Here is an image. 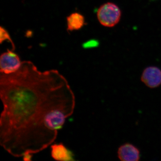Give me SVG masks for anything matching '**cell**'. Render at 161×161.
Wrapping results in <instances>:
<instances>
[{
	"instance_id": "6da1fadb",
	"label": "cell",
	"mask_w": 161,
	"mask_h": 161,
	"mask_svg": "<svg viewBox=\"0 0 161 161\" xmlns=\"http://www.w3.org/2000/svg\"><path fill=\"white\" fill-rule=\"evenodd\" d=\"M0 145L16 158L53 143L76 100L68 81L56 69L41 71L24 61L17 71L0 74Z\"/></svg>"
},
{
	"instance_id": "7a4b0ae2",
	"label": "cell",
	"mask_w": 161,
	"mask_h": 161,
	"mask_svg": "<svg viewBox=\"0 0 161 161\" xmlns=\"http://www.w3.org/2000/svg\"><path fill=\"white\" fill-rule=\"evenodd\" d=\"M121 11L115 3L108 2L103 4L98 8L97 17L102 26L112 27L117 25L121 17Z\"/></svg>"
},
{
	"instance_id": "3957f363",
	"label": "cell",
	"mask_w": 161,
	"mask_h": 161,
	"mask_svg": "<svg viewBox=\"0 0 161 161\" xmlns=\"http://www.w3.org/2000/svg\"><path fill=\"white\" fill-rule=\"evenodd\" d=\"M22 62L16 53L8 50L0 57V73L6 75L13 74L19 69Z\"/></svg>"
},
{
	"instance_id": "277c9868",
	"label": "cell",
	"mask_w": 161,
	"mask_h": 161,
	"mask_svg": "<svg viewBox=\"0 0 161 161\" xmlns=\"http://www.w3.org/2000/svg\"><path fill=\"white\" fill-rule=\"evenodd\" d=\"M141 80L150 88H156L161 85V70L156 66L146 68L142 72Z\"/></svg>"
},
{
	"instance_id": "5b68a950",
	"label": "cell",
	"mask_w": 161,
	"mask_h": 161,
	"mask_svg": "<svg viewBox=\"0 0 161 161\" xmlns=\"http://www.w3.org/2000/svg\"><path fill=\"white\" fill-rule=\"evenodd\" d=\"M117 156L122 161H138L140 159V151L134 145L126 143L118 148Z\"/></svg>"
},
{
	"instance_id": "8992f818",
	"label": "cell",
	"mask_w": 161,
	"mask_h": 161,
	"mask_svg": "<svg viewBox=\"0 0 161 161\" xmlns=\"http://www.w3.org/2000/svg\"><path fill=\"white\" fill-rule=\"evenodd\" d=\"M51 154L53 159L57 161H75V154L62 143L53 144L51 146Z\"/></svg>"
},
{
	"instance_id": "52a82bcc",
	"label": "cell",
	"mask_w": 161,
	"mask_h": 161,
	"mask_svg": "<svg viewBox=\"0 0 161 161\" xmlns=\"http://www.w3.org/2000/svg\"><path fill=\"white\" fill-rule=\"evenodd\" d=\"M68 31H73L81 29L85 24L84 17L79 13H72L67 17Z\"/></svg>"
},
{
	"instance_id": "ba28073f",
	"label": "cell",
	"mask_w": 161,
	"mask_h": 161,
	"mask_svg": "<svg viewBox=\"0 0 161 161\" xmlns=\"http://www.w3.org/2000/svg\"><path fill=\"white\" fill-rule=\"evenodd\" d=\"M5 40H9L10 42L13 43L11 39H10L9 34L7 31L3 28V27H1V43H2L3 41H5Z\"/></svg>"
}]
</instances>
